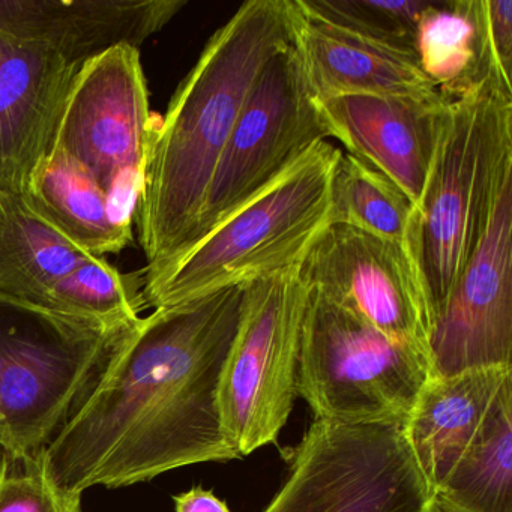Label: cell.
Segmentation results:
<instances>
[{
  "label": "cell",
  "mask_w": 512,
  "mask_h": 512,
  "mask_svg": "<svg viewBox=\"0 0 512 512\" xmlns=\"http://www.w3.org/2000/svg\"><path fill=\"white\" fill-rule=\"evenodd\" d=\"M247 284L154 308L118 338L43 451L61 490L82 496L241 458L224 433L220 385Z\"/></svg>",
  "instance_id": "6da1fadb"
},
{
  "label": "cell",
  "mask_w": 512,
  "mask_h": 512,
  "mask_svg": "<svg viewBox=\"0 0 512 512\" xmlns=\"http://www.w3.org/2000/svg\"><path fill=\"white\" fill-rule=\"evenodd\" d=\"M298 0H250L206 44L158 121L136 221L149 286L194 244L230 134L265 65L298 38Z\"/></svg>",
  "instance_id": "7a4b0ae2"
},
{
  "label": "cell",
  "mask_w": 512,
  "mask_h": 512,
  "mask_svg": "<svg viewBox=\"0 0 512 512\" xmlns=\"http://www.w3.org/2000/svg\"><path fill=\"white\" fill-rule=\"evenodd\" d=\"M512 176V95L479 89L449 104L406 245L436 319Z\"/></svg>",
  "instance_id": "3957f363"
},
{
  "label": "cell",
  "mask_w": 512,
  "mask_h": 512,
  "mask_svg": "<svg viewBox=\"0 0 512 512\" xmlns=\"http://www.w3.org/2000/svg\"><path fill=\"white\" fill-rule=\"evenodd\" d=\"M340 151L328 140L314 145L268 190L143 287V307H169L299 263L328 224L331 178Z\"/></svg>",
  "instance_id": "277c9868"
},
{
  "label": "cell",
  "mask_w": 512,
  "mask_h": 512,
  "mask_svg": "<svg viewBox=\"0 0 512 512\" xmlns=\"http://www.w3.org/2000/svg\"><path fill=\"white\" fill-rule=\"evenodd\" d=\"M127 329L95 328L0 298V452H43Z\"/></svg>",
  "instance_id": "5b68a950"
},
{
  "label": "cell",
  "mask_w": 512,
  "mask_h": 512,
  "mask_svg": "<svg viewBox=\"0 0 512 512\" xmlns=\"http://www.w3.org/2000/svg\"><path fill=\"white\" fill-rule=\"evenodd\" d=\"M430 376L425 353L391 340L308 289L298 397L307 401L313 419L340 424L406 422Z\"/></svg>",
  "instance_id": "8992f818"
},
{
  "label": "cell",
  "mask_w": 512,
  "mask_h": 512,
  "mask_svg": "<svg viewBox=\"0 0 512 512\" xmlns=\"http://www.w3.org/2000/svg\"><path fill=\"white\" fill-rule=\"evenodd\" d=\"M287 451L286 478L262 512H427L433 502L404 422L313 419Z\"/></svg>",
  "instance_id": "52a82bcc"
},
{
  "label": "cell",
  "mask_w": 512,
  "mask_h": 512,
  "mask_svg": "<svg viewBox=\"0 0 512 512\" xmlns=\"http://www.w3.org/2000/svg\"><path fill=\"white\" fill-rule=\"evenodd\" d=\"M308 289L298 263L247 284L220 385L224 433L239 457L277 443L298 397Z\"/></svg>",
  "instance_id": "ba28073f"
},
{
  "label": "cell",
  "mask_w": 512,
  "mask_h": 512,
  "mask_svg": "<svg viewBox=\"0 0 512 512\" xmlns=\"http://www.w3.org/2000/svg\"><path fill=\"white\" fill-rule=\"evenodd\" d=\"M328 137L296 38L265 65L248 94L212 178L193 247Z\"/></svg>",
  "instance_id": "9c48e42d"
},
{
  "label": "cell",
  "mask_w": 512,
  "mask_h": 512,
  "mask_svg": "<svg viewBox=\"0 0 512 512\" xmlns=\"http://www.w3.org/2000/svg\"><path fill=\"white\" fill-rule=\"evenodd\" d=\"M157 124L139 49L118 46L79 68L56 127L53 145L85 167L128 227Z\"/></svg>",
  "instance_id": "30bf717a"
},
{
  "label": "cell",
  "mask_w": 512,
  "mask_h": 512,
  "mask_svg": "<svg viewBox=\"0 0 512 512\" xmlns=\"http://www.w3.org/2000/svg\"><path fill=\"white\" fill-rule=\"evenodd\" d=\"M298 274L308 289L430 358L433 317L406 244L326 224L299 260Z\"/></svg>",
  "instance_id": "8fae6325"
},
{
  "label": "cell",
  "mask_w": 512,
  "mask_h": 512,
  "mask_svg": "<svg viewBox=\"0 0 512 512\" xmlns=\"http://www.w3.org/2000/svg\"><path fill=\"white\" fill-rule=\"evenodd\" d=\"M512 176L433 323L431 376L512 367Z\"/></svg>",
  "instance_id": "7c38bea8"
},
{
  "label": "cell",
  "mask_w": 512,
  "mask_h": 512,
  "mask_svg": "<svg viewBox=\"0 0 512 512\" xmlns=\"http://www.w3.org/2000/svg\"><path fill=\"white\" fill-rule=\"evenodd\" d=\"M329 136L418 205L449 112L440 94L340 95L319 101Z\"/></svg>",
  "instance_id": "4fadbf2b"
},
{
  "label": "cell",
  "mask_w": 512,
  "mask_h": 512,
  "mask_svg": "<svg viewBox=\"0 0 512 512\" xmlns=\"http://www.w3.org/2000/svg\"><path fill=\"white\" fill-rule=\"evenodd\" d=\"M79 68L41 44L0 32V191L25 196L55 140Z\"/></svg>",
  "instance_id": "5bb4252c"
},
{
  "label": "cell",
  "mask_w": 512,
  "mask_h": 512,
  "mask_svg": "<svg viewBox=\"0 0 512 512\" xmlns=\"http://www.w3.org/2000/svg\"><path fill=\"white\" fill-rule=\"evenodd\" d=\"M185 0H0V32L80 68L118 46L140 49Z\"/></svg>",
  "instance_id": "9a60e30c"
},
{
  "label": "cell",
  "mask_w": 512,
  "mask_h": 512,
  "mask_svg": "<svg viewBox=\"0 0 512 512\" xmlns=\"http://www.w3.org/2000/svg\"><path fill=\"white\" fill-rule=\"evenodd\" d=\"M511 400L512 367L428 377L404 433L433 494Z\"/></svg>",
  "instance_id": "2e32d148"
},
{
  "label": "cell",
  "mask_w": 512,
  "mask_h": 512,
  "mask_svg": "<svg viewBox=\"0 0 512 512\" xmlns=\"http://www.w3.org/2000/svg\"><path fill=\"white\" fill-rule=\"evenodd\" d=\"M301 8L298 46L317 100L340 95L439 94L415 53L362 37Z\"/></svg>",
  "instance_id": "e0dca14e"
},
{
  "label": "cell",
  "mask_w": 512,
  "mask_h": 512,
  "mask_svg": "<svg viewBox=\"0 0 512 512\" xmlns=\"http://www.w3.org/2000/svg\"><path fill=\"white\" fill-rule=\"evenodd\" d=\"M23 199L41 220L92 256L121 253L133 239V227L118 220L95 179L59 146L52 145L38 164Z\"/></svg>",
  "instance_id": "ac0fdd59"
},
{
  "label": "cell",
  "mask_w": 512,
  "mask_h": 512,
  "mask_svg": "<svg viewBox=\"0 0 512 512\" xmlns=\"http://www.w3.org/2000/svg\"><path fill=\"white\" fill-rule=\"evenodd\" d=\"M415 55L449 103L487 86L512 95L491 58L484 0L431 2L416 29Z\"/></svg>",
  "instance_id": "d6986e66"
},
{
  "label": "cell",
  "mask_w": 512,
  "mask_h": 512,
  "mask_svg": "<svg viewBox=\"0 0 512 512\" xmlns=\"http://www.w3.org/2000/svg\"><path fill=\"white\" fill-rule=\"evenodd\" d=\"M91 257L23 197L0 191V298L46 314L55 284Z\"/></svg>",
  "instance_id": "ffe728a7"
},
{
  "label": "cell",
  "mask_w": 512,
  "mask_h": 512,
  "mask_svg": "<svg viewBox=\"0 0 512 512\" xmlns=\"http://www.w3.org/2000/svg\"><path fill=\"white\" fill-rule=\"evenodd\" d=\"M445 512H512V400L434 491Z\"/></svg>",
  "instance_id": "44dd1931"
},
{
  "label": "cell",
  "mask_w": 512,
  "mask_h": 512,
  "mask_svg": "<svg viewBox=\"0 0 512 512\" xmlns=\"http://www.w3.org/2000/svg\"><path fill=\"white\" fill-rule=\"evenodd\" d=\"M412 212V202L394 182L340 151L331 178L328 224L406 244Z\"/></svg>",
  "instance_id": "7402d4cb"
},
{
  "label": "cell",
  "mask_w": 512,
  "mask_h": 512,
  "mask_svg": "<svg viewBox=\"0 0 512 512\" xmlns=\"http://www.w3.org/2000/svg\"><path fill=\"white\" fill-rule=\"evenodd\" d=\"M140 293L103 257L77 266L53 287L46 314L95 328L127 329L140 319Z\"/></svg>",
  "instance_id": "603a6c76"
},
{
  "label": "cell",
  "mask_w": 512,
  "mask_h": 512,
  "mask_svg": "<svg viewBox=\"0 0 512 512\" xmlns=\"http://www.w3.org/2000/svg\"><path fill=\"white\" fill-rule=\"evenodd\" d=\"M332 25L415 53L416 29L431 0H302ZM416 56V55H415Z\"/></svg>",
  "instance_id": "cb8c5ba5"
},
{
  "label": "cell",
  "mask_w": 512,
  "mask_h": 512,
  "mask_svg": "<svg viewBox=\"0 0 512 512\" xmlns=\"http://www.w3.org/2000/svg\"><path fill=\"white\" fill-rule=\"evenodd\" d=\"M0 512H83L82 496L61 490L44 469L43 452H0Z\"/></svg>",
  "instance_id": "d4e9b609"
},
{
  "label": "cell",
  "mask_w": 512,
  "mask_h": 512,
  "mask_svg": "<svg viewBox=\"0 0 512 512\" xmlns=\"http://www.w3.org/2000/svg\"><path fill=\"white\" fill-rule=\"evenodd\" d=\"M484 17L494 67L502 82L512 88V0H484Z\"/></svg>",
  "instance_id": "484cf974"
},
{
  "label": "cell",
  "mask_w": 512,
  "mask_h": 512,
  "mask_svg": "<svg viewBox=\"0 0 512 512\" xmlns=\"http://www.w3.org/2000/svg\"><path fill=\"white\" fill-rule=\"evenodd\" d=\"M175 512H232L229 505L212 490L197 487L173 497Z\"/></svg>",
  "instance_id": "4316f807"
},
{
  "label": "cell",
  "mask_w": 512,
  "mask_h": 512,
  "mask_svg": "<svg viewBox=\"0 0 512 512\" xmlns=\"http://www.w3.org/2000/svg\"><path fill=\"white\" fill-rule=\"evenodd\" d=\"M427 512H445L440 506H437L436 503L431 502L430 508L427 509Z\"/></svg>",
  "instance_id": "83f0119b"
}]
</instances>
